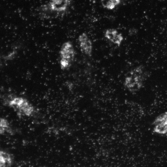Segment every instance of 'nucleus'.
Here are the masks:
<instances>
[{"label":"nucleus","mask_w":167,"mask_h":167,"mask_svg":"<svg viewBox=\"0 0 167 167\" xmlns=\"http://www.w3.org/2000/svg\"><path fill=\"white\" fill-rule=\"evenodd\" d=\"M115 7V5L113 4L110 0H108L106 6V8L109 10H112Z\"/></svg>","instance_id":"nucleus-11"},{"label":"nucleus","mask_w":167,"mask_h":167,"mask_svg":"<svg viewBox=\"0 0 167 167\" xmlns=\"http://www.w3.org/2000/svg\"><path fill=\"white\" fill-rule=\"evenodd\" d=\"M53 10L65 14L71 3V0H49L47 2Z\"/></svg>","instance_id":"nucleus-5"},{"label":"nucleus","mask_w":167,"mask_h":167,"mask_svg":"<svg viewBox=\"0 0 167 167\" xmlns=\"http://www.w3.org/2000/svg\"><path fill=\"white\" fill-rule=\"evenodd\" d=\"M153 131L156 133L164 134L167 133V111L158 116L153 121Z\"/></svg>","instance_id":"nucleus-3"},{"label":"nucleus","mask_w":167,"mask_h":167,"mask_svg":"<svg viewBox=\"0 0 167 167\" xmlns=\"http://www.w3.org/2000/svg\"><path fill=\"white\" fill-rule=\"evenodd\" d=\"M108 0H101V4L104 8H106V5Z\"/></svg>","instance_id":"nucleus-13"},{"label":"nucleus","mask_w":167,"mask_h":167,"mask_svg":"<svg viewBox=\"0 0 167 167\" xmlns=\"http://www.w3.org/2000/svg\"><path fill=\"white\" fill-rule=\"evenodd\" d=\"M9 125L6 119L0 118V134H2L9 130Z\"/></svg>","instance_id":"nucleus-7"},{"label":"nucleus","mask_w":167,"mask_h":167,"mask_svg":"<svg viewBox=\"0 0 167 167\" xmlns=\"http://www.w3.org/2000/svg\"><path fill=\"white\" fill-rule=\"evenodd\" d=\"M12 163L10 155L6 152L0 151V167H11Z\"/></svg>","instance_id":"nucleus-6"},{"label":"nucleus","mask_w":167,"mask_h":167,"mask_svg":"<svg viewBox=\"0 0 167 167\" xmlns=\"http://www.w3.org/2000/svg\"><path fill=\"white\" fill-rule=\"evenodd\" d=\"M113 4L115 5L116 6L118 5L121 2L120 0H110Z\"/></svg>","instance_id":"nucleus-14"},{"label":"nucleus","mask_w":167,"mask_h":167,"mask_svg":"<svg viewBox=\"0 0 167 167\" xmlns=\"http://www.w3.org/2000/svg\"><path fill=\"white\" fill-rule=\"evenodd\" d=\"M88 39V36L85 33L81 34L78 37V40L80 43L85 42Z\"/></svg>","instance_id":"nucleus-10"},{"label":"nucleus","mask_w":167,"mask_h":167,"mask_svg":"<svg viewBox=\"0 0 167 167\" xmlns=\"http://www.w3.org/2000/svg\"><path fill=\"white\" fill-rule=\"evenodd\" d=\"M137 32V30L135 29H131L129 30V33L130 35H132L134 34H135Z\"/></svg>","instance_id":"nucleus-12"},{"label":"nucleus","mask_w":167,"mask_h":167,"mask_svg":"<svg viewBox=\"0 0 167 167\" xmlns=\"http://www.w3.org/2000/svg\"><path fill=\"white\" fill-rule=\"evenodd\" d=\"M123 40V37L122 34L118 33L115 36L111 41L119 46Z\"/></svg>","instance_id":"nucleus-9"},{"label":"nucleus","mask_w":167,"mask_h":167,"mask_svg":"<svg viewBox=\"0 0 167 167\" xmlns=\"http://www.w3.org/2000/svg\"><path fill=\"white\" fill-rule=\"evenodd\" d=\"M36 12L38 17L44 19H56L64 15L53 10L47 2L39 6Z\"/></svg>","instance_id":"nucleus-2"},{"label":"nucleus","mask_w":167,"mask_h":167,"mask_svg":"<svg viewBox=\"0 0 167 167\" xmlns=\"http://www.w3.org/2000/svg\"><path fill=\"white\" fill-rule=\"evenodd\" d=\"M118 33V32L116 30L114 29H109L106 30L105 36L111 41L115 36Z\"/></svg>","instance_id":"nucleus-8"},{"label":"nucleus","mask_w":167,"mask_h":167,"mask_svg":"<svg viewBox=\"0 0 167 167\" xmlns=\"http://www.w3.org/2000/svg\"><path fill=\"white\" fill-rule=\"evenodd\" d=\"M60 54L61 59H64L72 63L75 55V51L71 43L67 41L62 45Z\"/></svg>","instance_id":"nucleus-4"},{"label":"nucleus","mask_w":167,"mask_h":167,"mask_svg":"<svg viewBox=\"0 0 167 167\" xmlns=\"http://www.w3.org/2000/svg\"><path fill=\"white\" fill-rule=\"evenodd\" d=\"M8 104L9 106L13 108L19 115L30 116L35 111L33 106L27 100L22 97H15Z\"/></svg>","instance_id":"nucleus-1"}]
</instances>
